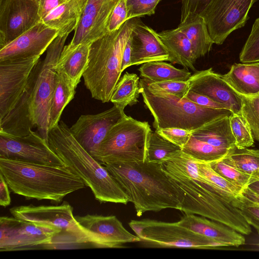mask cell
I'll return each instance as SVG.
<instances>
[{
  "mask_svg": "<svg viewBox=\"0 0 259 259\" xmlns=\"http://www.w3.org/2000/svg\"><path fill=\"white\" fill-rule=\"evenodd\" d=\"M104 165L128 195L138 217L166 208L180 210L179 192L161 163L144 161Z\"/></svg>",
  "mask_w": 259,
  "mask_h": 259,
  "instance_id": "6da1fadb",
  "label": "cell"
},
{
  "mask_svg": "<svg viewBox=\"0 0 259 259\" xmlns=\"http://www.w3.org/2000/svg\"><path fill=\"white\" fill-rule=\"evenodd\" d=\"M0 174L14 193L26 199L59 203L66 195L86 186L66 165H47L0 157Z\"/></svg>",
  "mask_w": 259,
  "mask_h": 259,
  "instance_id": "7a4b0ae2",
  "label": "cell"
},
{
  "mask_svg": "<svg viewBox=\"0 0 259 259\" xmlns=\"http://www.w3.org/2000/svg\"><path fill=\"white\" fill-rule=\"evenodd\" d=\"M161 164L179 192L180 210L222 223L243 235L251 233L250 226L232 202L235 197L210 183L189 177L170 161Z\"/></svg>",
  "mask_w": 259,
  "mask_h": 259,
  "instance_id": "3957f363",
  "label": "cell"
},
{
  "mask_svg": "<svg viewBox=\"0 0 259 259\" xmlns=\"http://www.w3.org/2000/svg\"><path fill=\"white\" fill-rule=\"evenodd\" d=\"M48 143L65 165L90 187L101 203L126 204L128 195L105 166L77 141L62 120L49 131Z\"/></svg>",
  "mask_w": 259,
  "mask_h": 259,
  "instance_id": "277c9868",
  "label": "cell"
},
{
  "mask_svg": "<svg viewBox=\"0 0 259 259\" xmlns=\"http://www.w3.org/2000/svg\"><path fill=\"white\" fill-rule=\"evenodd\" d=\"M140 17L130 19L117 30L91 44L87 68L82 77L92 97L103 103L110 99L121 74L123 52Z\"/></svg>",
  "mask_w": 259,
  "mask_h": 259,
  "instance_id": "5b68a950",
  "label": "cell"
},
{
  "mask_svg": "<svg viewBox=\"0 0 259 259\" xmlns=\"http://www.w3.org/2000/svg\"><path fill=\"white\" fill-rule=\"evenodd\" d=\"M140 87L144 103L154 118L153 125L155 130L176 127L193 131L212 120L233 114L228 109L201 106L185 97L152 93L148 89L144 78L140 79Z\"/></svg>",
  "mask_w": 259,
  "mask_h": 259,
  "instance_id": "8992f818",
  "label": "cell"
},
{
  "mask_svg": "<svg viewBox=\"0 0 259 259\" xmlns=\"http://www.w3.org/2000/svg\"><path fill=\"white\" fill-rule=\"evenodd\" d=\"M151 131L148 122L125 115L91 155L104 165L145 161Z\"/></svg>",
  "mask_w": 259,
  "mask_h": 259,
  "instance_id": "52a82bcc",
  "label": "cell"
},
{
  "mask_svg": "<svg viewBox=\"0 0 259 259\" xmlns=\"http://www.w3.org/2000/svg\"><path fill=\"white\" fill-rule=\"evenodd\" d=\"M13 217L37 225L49 226L61 232L45 249L93 246L78 227L73 208L67 202L59 205H20L9 209Z\"/></svg>",
  "mask_w": 259,
  "mask_h": 259,
  "instance_id": "ba28073f",
  "label": "cell"
},
{
  "mask_svg": "<svg viewBox=\"0 0 259 259\" xmlns=\"http://www.w3.org/2000/svg\"><path fill=\"white\" fill-rule=\"evenodd\" d=\"M68 35H58L47 50L39 67L31 95L30 114L32 124L48 142L50 113L54 91L56 67Z\"/></svg>",
  "mask_w": 259,
  "mask_h": 259,
  "instance_id": "9c48e42d",
  "label": "cell"
},
{
  "mask_svg": "<svg viewBox=\"0 0 259 259\" xmlns=\"http://www.w3.org/2000/svg\"><path fill=\"white\" fill-rule=\"evenodd\" d=\"M128 225L140 241L159 247L217 249L216 241L196 233L177 222L151 219L131 220Z\"/></svg>",
  "mask_w": 259,
  "mask_h": 259,
  "instance_id": "30bf717a",
  "label": "cell"
},
{
  "mask_svg": "<svg viewBox=\"0 0 259 259\" xmlns=\"http://www.w3.org/2000/svg\"><path fill=\"white\" fill-rule=\"evenodd\" d=\"M60 232L51 226L35 224L14 217H1L0 251L35 249L50 244Z\"/></svg>",
  "mask_w": 259,
  "mask_h": 259,
  "instance_id": "8fae6325",
  "label": "cell"
},
{
  "mask_svg": "<svg viewBox=\"0 0 259 259\" xmlns=\"http://www.w3.org/2000/svg\"><path fill=\"white\" fill-rule=\"evenodd\" d=\"M255 0H211L199 14L214 44L221 45L233 31L244 26Z\"/></svg>",
  "mask_w": 259,
  "mask_h": 259,
  "instance_id": "7c38bea8",
  "label": "cell"
},
{
  "mask_svg": "<svg viewBox=\"0 0 259 259\" xmlns=\"http://www.w3.org/2000/svg\"><path fill=\"white\" fill-rule=\"evenodd\" d=\"M0 157L52 166L65 165L39 133L17 136L0 132Z\"/></svg>",
  "mask_w": 259,
  "mask_h": 259,
  "instance_id": "4fadbf2b",
  "label": "cell"
},
{
  "mask_svg": "<svg viewBox=\"0 0 259 259\" xmlns=\"http://www.w3.org/2000/svg\"><path fill=\"white\" fill-rule=\"evenodd\" d=\"M74 218L91 244L96 247L118 248L126 243L141 242L115 215L88 214Z\"/></svg>",
  "mask_w": 259,
  "mask_h": 259,
  "instance_id": "5bb4252c",
  "label": "cell"
},
{
  "mask_svg": "<svg viewBox=\"0 0 259 259\" xmlns=\"http://www.w3.org/2000/svg\"><path fill=\"white\" fill-rule=\"evenodd\" d=\"M40 57L0 61V119L14 107L20 98Z\"/></svg>",
  "mask_w": 259,
  "mask_h": 259,
  "instance_id": "9a60e30c",
  "label": "cell"
},
{
  "mask_svg": "<svg viewBox=\"0 0 259 259\" xmlns=\"http://www.w3.org/2000/svg\"><path fill=\"white\" fill-rule=\"evenodd\" d=\"M40 21L38 0H0V49Z\"/></svg>",
  "mask_w": 259,
  "mask_h": 259,
  "instance_id": "2e32d148",
  "label": "cell"
},
{
  "mask_svg": "<svg viewBox=\"0 0 259 259\" xmlns=\"http://www.w3.org/2000/svg\"><path fill=\"white\" fill-rule=\"evenodd\" d=\"M125 115L123 109L114 105L97 114L80 115L70 130L79 144L91 154L111 128Z\"/></svg>",
  "mask_w": 259,
  "mask_h": 259,
  "instance_id": "e0dca14e",
  "label": "cell"
},
{
  "mask_svg": "<svg viewBox=\"0 0 259 259\" xmlns=\"http://www.w3.org/2000/svg\"><path fill=\"white\" fill-rule=\"evenodd\" d=\"M120 0H89L68 49L91 44L105 35L113 10Z\"/></svg>",
  "mask_w": 259,
  "mask_h": 259,
  "instance_id": "ac0fdd59",
  "label": "cell"
},
{
  "mask_svg": "<svg viewBox=\"0 0 259 259\" xmlns=\"http://www.w3.org/2000/svg\"><path fill=\"white\" fill-rule=\"evenodd\" d=\"M58 36V30L48 26L40 21L0 49V61L40 57Z\"/></svg>",
  "mask_w": 259,
  "mask_h": 259,
  "instance_id": "d6986e66",
  "label": "cell"
},
{
  "mask_svg": "<svg viewBox=\"0 0 259 259\" xmlns=\"http://www.w3.org/2000/svg\"><path fill=\"white\" fill-rule=\"evenodd\" d=\"M190 90L224 105L233 114L241 115L242 99L212 68L196 71L188 80Z\"/></svg>",
  "mask_w": 259,
  "mask_h": 259,
  "instance_id": "ffe728a7",
  "label": "cell"
},
{
  "mask_svg": "<svg viewBox=\"0 0 259 259\" xmlns=\"http://www.w3.org/2000/svg\"><path fill=\"white\" fill-rule=\"evenodd\" d=\"M130 38L131 66L153 61H169V55L157 32L144 24L140 18L134 26Z\"/></svg>",
  "mask_w": 259,
  "mask_h": 259,
  "instance_id": "44dd1931",
  "label": "cell"
},
{
  "mask_svg": "<svg viewBox=\"0 0 259 259\" xmlns=\"http://www.w3.org/2000/svg\"><path fill=\"white\" fill-rule=\"evenodd\" d=\"M39 61L33 68L27 83L14 107L0 119V132L17 136L28 135L34 127L31 118V95L38 74Z\"/></svg>",
  "mask_w": 259,
  "mask_h": 259,
  "instance_id": "7402d4cb",
  "label": "cell"
},
{
  "mask_svg": "<svg viewBox=\"0 0 259 259\" xmlns=\"http://www.w3.org/2000/svg\"><path fill=\"white\" fill-rule=\"evenodd\" d=\"M177 223L216 241L222 247H238L245 244L243 234L222 223L203 216L185 213Z\"/></svg>",
  "mask_w": 259,
  "mask_h": 259,
  "instance_id": "603a6c76",
  "label": "cell"
},
{
  "mask_svg": "<svg viewBox=\"0 0 259 259\" xmlns=\"http://www.w3.org/2000/svg\"><path fill=\"white\" fill-rule=\"evenodd\" d=\"M157 34L169 55V62L196 71L194 64L197 59L193 47L179 27L157 32Z\"/></svg>",
  "mask_w": 259,
  "mask_h": 259,
  "instance_id": "cb8c5ba5",
  "label": "cell"
},
{
  "mask_svg": "<svg viewBox=\"0 0 259 259\" xmlns=\"http://www.w3.org/2000/svg\"><path fill=\"white\" fill-rule=\"evenodd\" d=\"M222 76L239 95L251 97L259 94V62L234 64Z\"/></svg>",
  "mask_w": 259,
  "mask_h": 259,
  "instance_id": "d4e9b609",
  "label": "cell"
},
{
  "mask_svg": "<svg viewBox=\"0 0 259 259\" xmlns=\"http://www.w3.org/2000/svg\"><path fill=\"white\" fill-rule=\"evenodd\" d=\"M91 44H79L68 49L64 47L56 65V72L65 74L77 88L86 70Z\"/></svg>",
  "mask_w": 259,
  "mask_h": 259,
  "instance_id": "484cf974",
  "label": "cell"
},
{
  "mask_svg": "<svg viewBox=\"0 0 259 259\" xmlns=\"http://www.w3.org/2000/svg\"><path fill=\"white\" fill-rule=\"evenodd\" d=\"M229 117L225 116L208 122L192 131V135L213 146L231 151L236 146Z\"/></svg>",
  "mask_w": 259,
  "mask_h": 259,
  "instance_id": "4316f807",
  "label": "cell"
},
{
  "mask_svg": "<svg viewBox=\"0 0 259 259\" xmlns=\"http://www.w3.org/2000/svg\"><path fill=\"white\" fill-rule=\"evenodd\" d=\"M178 27L190 41L197 59L205 56L214 44L209 33L206 23L199 15H189Z\"/></svg>",
  "mask_w": 259,
  "mask_h": 259,
  "instance_id": "83f0119b",
  "label": "cell"
},
{
  "mask_svg": "<svg viewBox=\"0 0 259 259\" xmlns=\"http://www.w3.org/2000/svg\"><path fill=\"white\" fill-rule=\"evenodd\" d=\"M82 14L75 1L70 0L53 10L41 21L58 30V35L64 36L75 30Z\"/></svg>",
  "mask_w": 259,
  "mask_h": 259,
  "instance_id": "f1b7e54d",
  "label": "cell"
},
{
  "mask_svg": "<svg viewBox=\"0 0 259 259\" xmlns=\"http://www.w3.org/2000/svg\"><path fill=\"white\" fill-rule=\"evenodd\" d=\"M76 89L65 74L56 72L50 113L49 130L59 123L64 108L74 97Z\"/></svg>",
  "mask_w": 259,
  "mask_h": 259,
  "instance_id": "f546056e",
  "label": "cell"
},
{
  "mask_svg": "<svg viewBox=\"0 0 259 259\" xmlns=\"http://www.w3.org/2000/svg\"><path fill=\"white\" fill-rule=\"evenodd\" d=\"M142 78L153 82L169 80L188 81L191 73L187 69H179L163 61L145 63L139 69Z\"/></svg>",
  "mask_w": 259,
  "mask_h": 259,
  "instance_id": "4dcf8cb0",
  "label": "cell"
},
{
  "mask_svg": "<svg viewBox=\"0 0 259 259\" xmlns=\"http://www.w3.org/2000/svg\"><path fill=\"white\" fill-rule=\"evenodd\" d=\"M140 93V79L137 74L125 72L120 78L112 93L110 101L124 109L136 104Z\"/></svg>",
  "mask_w": 259,
  "mask_h": 259,
  "instance_id": "1f68e13d",
  "label": "cell"
},
{
  "mask_svg": "<svg viewBox=\"0 0 259 259\" xmlns=\"http://www.w3.org/2000/svg\"><path fill=\"white\" fill-rule=\"evenodd\" d=\"M223 159L228 164L250 176L252 182L259 180V149L235 147Z\"/></svg>",
  "mask_w": 259,
  "mask_h": 259,
  "instance_id": "d6a6232c",
  "label": "cell"
},
{
  "mask_svg": "<svg viewBox=\"0 0 259 259\" xmlns=\"http://www.w3.org/2000/svg\"><path fill=\"white\" fill-rule=\"evenodd\" d=\"M182 151L198 162L211 163L224 158L231 151L213 146L192 135Z\"/></svg>",
  "mask_w": 259,
  "mask_h": 259,
  "instance_id": "836d02e7",
  "label": "cell"
},
{
  "mask_svg": "<svg viewBox=\"0 0 259 259\" xmlns=\"http://www.w3.org/2000/svg\"><path fill=\"white\" fill-rule=\"evenodd\" d=\"M182 150L179 146L162 137L155 131L150 133L145 161L162 163Z\"/></svg>",
  "mask_w": 259,
  "mask_h": 259,
  "instance_id": "e575fe53",
  "label": "cell"
},
{
  "mask_svg": "<svg viewBox=\"0 0 259 259\" xmlns=\"http://www.w3.org/2000/svg\"><path fill=\"white\" fill-rule=\"evenodd\" d=\"M229 118L236 147L243 149L253 146L254 139L249 125L242 115L233 113Z\"/></svg>",
  "mask_w": 259,
  "mask_h": 259,
  "instance_id": "d590c367",
  "label": "cell"
},
{
  "mask_svg": "<svg viewBox=\"0 0 259 259\" xmlns=\"http://www.w3.org/2000/svg\"><path fill=\"white\" fill-rule=\"evenodd\" d=\"M198 165L200 174L209 183L235 197L242 195L243 189L231 183L215 171L210 163L198 162Z\"/></svg>",
  "mask_w": 259,
  "mask_h": 259,
  "instance_id": "8d00e7d4",
  "label": "cell"
},
{
  "mask_svg": "<svg viewBox=\"0 0 259 259\" xmlns=\"http://www.w3.org/2000/svg\"><path fill=\"white\" fill-rule=\"evenodd\" d=\"M210 164L215 171L231 183L243 189L252 182L250 176L228 164L223 158L211 162Z\"/></svg>",
  "mask_w": 259,
  "mask_h": 259,
  "instance_id": "74e56055",
  "label": "cell"
},
{
  "mask_svg": "<svg viewBox=\"0 0 259 259\" xmlns=\"http://www.w3.org/2000/svg\"><path fill=\"white\" fill-rule=\"evenodd\" d=\"M240 96L241 115L249 125L254 140L259 142V94L251 97Z\"/></svg>",
  "mask_w": 259,
  "mask_h": 259,
  "instance_id": "f35d334b",
  "label": "cell"
},
{
  "mask_svg": "<svg viewBox=\"0 0 259 259\" xmlns=\"http://www.w3.org/2000/svg\"><path fill=\"white\" fill-rule=\"evenodd\" d=\"M145 81L148 89L154 93L169 94L183 98L190 91L188 80L153 82L145 79Z\"/></svg>",
  "mask_w": 259,
  "mask_h": 259,
  "instance_id": "ab89813d",
  "label": "cell"
},
{
  "mask_svg": "<svg viewBox=\"0 0 259 259\" xmlns=\"http://www.w3.org/2000/svg\"><path fill=\"white\" fill-rule=\"evenodd\" d=\"M242 63L259 62V17L254 21L250 33L239 55Z\"/></svg>",
  "mask_w": 259,
  "mask_h": 259,
  "instance_id": "60d3db41",
  "label": "cell"
},
{
  "mask_svg": "<svg viewBox=\"0 0 259 259\" xmlns=\"http://www.w3.org/2000/svg\"><path fill=\"white\" fill-rule=\"evenodd\" d=\"M232 202L240 209L246 222L255 229L259 235V203L248 199L242 194L236 197Z\"/></svg>",
  "mask_w": 259,
  "mask_h": 259,
  "instance_id": "b9f144b4",
  "label": "cell"
},
{
  "mask_svg": "<svg viewBox=\"0 0 259 259\" xmlns=\"http://www.w3.org/2000/svg\"><path fill=\"white\" fill-rule=\"evenodd\" d=\"M167 161L173 162L185 175L201 182L208 183L199 172L198 162L180 150L175 153Z\"/></svg>",
  "mask_w": 259,
  "mask_h": 259,
  "instance_id": "7bdbcfd3",
  "label": "cell"
},
{
  "mask_svg": "<svg viewBox=\"0 0 259 259\" xmlns=\"http://www.w3.org/2000/svg\"><path fill=\"white\" fill-rule=\"evenodd\" d=\"M161 0H126L127 20L135 18L151 16L155 13L158 4Z\"/></svg>",
  "mask_w": 259,
  "mask_h": 259,
  "instance_id": "ee69618b",
  "label": "cell"
},
{
  "mask_svg": "<svg viewBox=\"0 0 259 259\" xmlns=\"http://www.w3.org/2000/svg\"><path fill=\"white\" fill-rule=\"evenodd\" d=\"M162 137L182 148L189 141L192 131L176 127L155 130Z\"/></svg>",
  "mask_w": 259,
  "mask_h": 259,
  "instance_id": "f6af8a7d",
  "label": "cell"
},
{
  "mask_svg": "<svg viewBox=\"0 0 259 259\" xmlns=\"http://www.w3.org/2000/svg\"><path fill=\"white\" fill-rule=\"evenodd\" d=\"M126 0H120L113 10L108 25V32L118 29L127 21Z\"/></svg>",
  "mask_w": 259,
  "mask_h": 259,
  "instance_id": "bcb514c9",
  "label": "cell"
},
{
  "mask_svg": "<svg viewBox=\"0 0 259 259\" xmlns=\"http://www.w3.org/2000/svg\"><path fill=\"white\" fill-rule=\"evenodd\" d=\"M211 0H182L181 21L189 15H199Z\"/></svg>",
  "mask_w": 259,
  "mask_h": 259,
  "instance_id": "7dc6e473",
  "label": "cell"
},
{
  "mask_svg": "<svg viewBox=\"0 0 259 259\" xmlns=\"http://www.w3.org/2000/svg\"><path fill=\"white\" fill-rule=\"evenodd\" d=\"M185 98L203 107L221 109H228L224 105L219 103L209 97L196 93L191 90L188 92Z\"/></svg>",
  "mask_w": 259,
  "mask_h": 259,
  "instance_id": "c3c4849f",
  "label": "cell"
},
{
  "mask_svg": "<svg viewBox=\"0 0 259 259\" xmlns=\"http://www.w3.org/2000/svg\"><path fill=\"white\" fill-rule=\"evenodd\" d=\"M70 0H38V15L40 20L58 6Z\"/></svg>",
  "mask_w": 259,
  "mask_h": 259,
  "instance_id": "681fc988",
  "label": "cell"
},
{
  "mask_svg": "<svg viewBox=\"0 0 259 259\" xmlns=\"http://www.w3.org/2000/svg\"><path fill=\"white\" fill-rule=\"evenodd\" d=\"M11 203L8 185L3 175L0 174V205L7 207Z\"/></svg>",
  "mask_w": 259,
  "mask_h": 259,
  "instance_id": "f907efd6",
  "label": "cell"
},
{
  "mask_svg": "<svg viewBox=\"0 0 259 259\" xmlns=\"http://www.w3.org/2000/svg\"><path fill=\"white\" fill-rule=\"evenodd\" d=\"M132 53L131 42L129 37L124 47L121 62V70L122 72L126 68L131 66V57Z\"/></svg>",
  "mask_w": 259,
  "mask_h": 259,
  "instance_id": "816d5d0a",
  "label": "cell"
},
{
  "mask_svg": "<svg viewBox=\"0 0 259 259\" xmlns=\"http://www.w3.org/2000/svg\"><path fill=\"white\" fill-rule=\"evenodd\" d=\"M242 194L248 199L259 203V194L254 192L249 187L243 189Z\"/></svg>",
  "mask_w": 259,
  "mask_h": 259,
  "instance_id": "f5cc1de1",
  "label": "cell"
},
{
  "mask_svg": "<svg viewBox=\"0 0 259 259\" xmlns=\"http://www.w3.org/2000/svg\"><path fill=\"white\" fill-rule=\"evenodd\" d=\"M82 13H83L89 0H74Z\"/></svg>",
  "mask_w": 259,
  "mask_h": 259,
  "instance_id": "db71d44e",
  "label": "cell"
},
{
  "mask_svg": "<svg viewBox=\"0 0 259 259\" xmlns=\"http://www.w3.org/2000/svg\"><path fill=\"white\" fill-rule=\"evenodd\" d=\"M248 187L259 194V180L252 182L248 186Z\"/></svg>",
  "mask_w": 259,
  "mask_h": 259,
  "instance_id": "11a10c76",
  "label": "cell"
}]
</instances>
